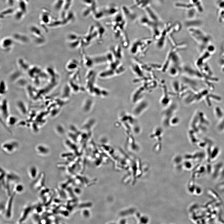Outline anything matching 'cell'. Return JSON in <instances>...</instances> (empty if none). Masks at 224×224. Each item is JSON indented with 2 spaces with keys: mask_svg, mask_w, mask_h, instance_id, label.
<instances>
[{
  "mask_svg": "<svg viewBox=\"0 0 224 224\" xmlns=\"http://www.w3.org/2000/svg\"><path fill=\"white\" fill-rule=\"evenodd\" d=\"M217 4L219 9L224 8V0H218Z\"/></svg>",
  "mask_w": 224,
  "mask_h": 224,
  "instance_id": "cell-11",
  "label": "cell"
},
{
  "mask_svg": "<svg viewBox=\"0 0 224 224\" xmlns=\"http://www.w3.org/2000/svg\"><path fill=\"white\" fill-rule=\"evenodd\" d=\"M207 49L208 52L210 54L213 53L215 51V47L212 44H209L207 47Z\"/></svg>",
  "mask_w": 224,
  "mask_h": 224,
  "instance_id": "cell-10",
  "label": "cell"
},
{
  "mask_svg": "<svg viewBox=\"0 0 224 224\" xmlns=\"http://www.w3.org/2000/svg\"><path fill=\"white\" fill-rule=\"evenodd\" d=\"M32 209V208L31 206H28L24 209L19 220L20 223L23 222L26 219Z\"/></svg>",
  "mask_w": 224,
  "mask_h": 224,
  "instance_id": "cell-4",
  "label": "cell"
},
{
  "mask_svg": "<svg viewBox=\"0 0 224 224\" xmlns=\"http://www.w3.org/2000/svg\"><path fill=\"white\" fill-rule=\"evenodd\" d=\"M29 174L31 178L35 179L38 176L36 168L34 166L31 167L29 170Z\"/></svg>",
  "mask_w": 224,
  "mask_h": 224,
  "instance_id": "cell-5",
  "label": "cell"
},
{
  "mask_svg": "<svg viewBox=\"0 0 224 224\" xmlns=\"http://www.w3.org/2000/svg\"><path fill=\"white\" fill-rule=\"evenodd\" d=\"M45 176L44 173H41L35 179L33 185L37 189H40L44 186L45 183Z\"/></svg>",
  "mask_w": 224,
  "mask_h": 224,
  "instance_id": "cell-1",
  "label": "cell"
},
{
  "mask_svg": "<svg viewBox=\"0 0 224 224\" xmlns=\"http://www.w3.org/2000/svg\"><path fill=\"white\" fill-rule=\"evenodd\" d=\"M14 194L15 193H13V194L10 196V198L8 200L7 207L6 208V215L7 217L8 218L10 217L11 215L12 203Z\"/></svg>",
  "mask_w": 224,
  "mask_h": 224,
  "instance_id": "cell-2",
  "label": "cell"
},
{
  "mask_svg": "<svg viewBox=\"0 0 224 224\" xmlns=\"http://www.w3.org/2000/svg\"><path fill=\"white\" fill-rule=\"evenodd\" d=\"M35 213L39 214L43 211V208L41 206H36L35 209Z\"/></svg>",
  "mask_w": 224,
  "mask_h": 224,
  "instance_id": "cell-12",
  "label": "cell"
},
{
  "mask_svg": "<svg viewBox=\"0 0 224 224\" xmlns=\"http://www.w3.org/2000/svg\"><path fill=\"white\" fill-rule=\"evenodd\" d=\"M196 11H197L195 8L194 10L193 8H192L191 9H190L187 12L188 13L187 15L189 17L190 19L193 18L195 16Z\"/></svg>",
  "mask_w": 224,
  "mask_h": 224,
  "instance_id": "cell-9",
  "label": "cell"
},
{
  "mask_svg": "<svg viewBox=\"0 0 224 224\" xmlns=\"http://www.w3.org/2000/svg\"><path fill=\"white\" fill-rule=\"evenodd\" d=\"M6 181L9 182L10 181L18 180L19 178L17 175L12 173H8L6 174Z\"/></svg>",
  "mask_w": 224,
  "mask_h": 224,
  "instance_id": "cell-6",
  "label": "cell"
},
{
  "mask_svg": "<svg viewBox=\"0 0 224 224\" xmlns=\"http://www.w3.org/2000/svg\"><path fill=\"white\" fill-rule=\"evenodd\" d=\"M192 5L197 12L202 13L203 11V8L201 0H190Z\"/></svg>",
  "mask_w": 224,
  "mask_h": 224,
  "instance_id": "cell-3",
  "label": "cell"
},
{
  "mask_svg": "<svg viewBox=\"0 0 224 224\" xmlns=\"http://www.w3.org/2000/svg\"><path fill=\"white\" fill-rule=\"evenodd\" d=\"M215 113L216 116L218 119H221L223 115L222 110L218 107H216L215 109Z\"/></svg>",
  "mask_w": 224,
  "mask_h": 224,
  "instance_id": "cell-7",
  "label": "cell"
},
{
  "mask_svg": "<svg viewBox=\"0 0 224 224\" xmlns=\"http://www.w3.org/2000/svg\"><path fill=\"white\" fill-rule=\"evenodd\" d=\"M13 189L15 193H19L22 192L23 191L24 187L22 184H17L14 186L13 188Z\"/></svg>",
  "mask_w": 224,
  "mask_h": 224,
  "instance_id": "cell-8",
  "label": "cell"
}]
</instances>
